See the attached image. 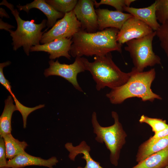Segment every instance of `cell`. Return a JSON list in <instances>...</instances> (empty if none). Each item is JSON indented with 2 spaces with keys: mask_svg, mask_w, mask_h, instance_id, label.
Wrapping results in <instances>:
<instances>
[{
  "mask_svg": "<svg viewBox=\"0 0 168 168\" xmlns=\"http://www.w3.org/2000/svg\"><path fill=\"white\" fill-rule=\"evenodd\" d=\"M119 30L109 28L95 33L81 29L72 37L70 54L73 57L101 56L113 51L121 53L122 44L118 43Z\"/></svg>",
  "mask_w": 168,
  "mask_h": 168,
  "instance_id": "obj_1",
  "label": "cell"
},
{
  "mask_svg": "<svg viewBox=\"0 0 168 168\" xmlns=\"http://www.w3.org/2000/svg\"><path fill=\"white\" fill-rule=\"evenodd\" d=\"M130 72V77L126 83L111 89L106 94L111 103L120 104L126 99L133 97L140 98L143 101L153 102L156 99L162 100V98L154 93L151 88L156 77L154 68L139 72L133 67Z\"/></svg>",
  "mask_w": 168,
  "mask_h": 168,
  "instance_id": "obj_2",
  "label": "cell"
},
{
  "mask_svg": "<svg viewBox=\"0 0 168 168\" xmlns=\"http://www.w3.org/2000/svg\"><path fill=\"white\" fill-rule=\"evenodd\" d=\"M82 58L85 70L90 72L98 91L106 87L113 89L120 86L130 77V72L122 71L114 63L111 53L103 56H95L93 62H89L83 57Z\"/></svg>",
  "mask_w": 168,
  "mask_h": 168,
  "instance_id": "obj_3",
  "label": "cell"
},
{
  "mask_svg": "<svg viewBox=\"0 0 168 168\" xmlns=\"http://www.w3.org/2000/svg\"><path fill=\"white\" fill-rule=\"evenodd\" d=\"M0 5L5 6L11 10L17 23L16 29L15 31L10 30L9 31L12 37L13 50L16 51L22 47L25 54L29 56L31 47L40 44L42 36L48 29L42 31L46 26L47 20L44 19L41 23L37 24L35 23L34 20H23L20 17L17 10L14 8L12 4L3 0Z\"/></svg>",
  "mask_w": 168,
  "mask_h": 168,
  "instance_id": "obj_4",
  "label": "cell"
},
{
  "mask_svg": "<svg viewBox=\"0 0 168 168\" xmlns=\"http://www.w3.org/2000/svg\"><path fill=\"white\" fill-rule=\"evenodd\" d=\"M111 115L114 119V123L109 126L103 127L100 124L95 112L92 114L91 120L93 133L96 135V140L100 143H105L110 152L111 163L116 166L118 164L121 150L126 142L127 135L119 121L117 112L112 111Z\"/></svg>",
  "mask_w": 168,
  "mask_h": 168,
  "instance_id": "obj_5",
  "label": "cell"
},
{
  "mask_svg": "<svg viewBox=\"0 0 168 168\" xmlns=\"http://www.w3.org/2000/svg\"><path fill=\"white\" fill-rule=\"evenodd\" d=\"M156 31L142 38L133 39L126 43L125 50L128 52L134 68L139 72L148 67L161 64V59L153 51L152 43Z\"/></svg>",
  "mask_w": 168,
  "mask_h": 168,
  "instance_id": "obj_6",
  "label": "cell"
},
{
  "mask_svg": "<svg viewBox=\"0 0 168 168\" xmlns=\"http://www.w3.org/2000/svg\"><path fill=\"white\" fill-rule=\"evenodd\" d=\"M81 29V25L73 10L65 14L48 31L43 34L40 43L44 44L55 40L72 38Z\"/></svg>",
  "mask_w": 168,
  "mask_h": 168,
  "instance_id": "obj_7",
  "label": "cell"
},
{
  "mask_svg": "<svg viewBox=\"0 0 168 168\" xmlns=\"http://www.w3.org/2000/svg\"><path fill=\"white\" fill-rule=\"evenodd\" d=\"M49 63V68L44 73L45 77L53 75L61 77L71 83L76 89L83 92L77 79V74L85 71L82 57H76L74 62L70 64L60 63L58 60L55 61L50 60Z\"/></svg>",
  "mask_w": 168,
  "mask_h": 168,
  "instance_id": "obj_8",
  "label": "cell"
},
{
  "mask_svg": "<svg viewBox=\"0 0 168 168\" xmlns=\"http://www.w3.org/2000/svg\"><path fill=\"white\" fill-rule=\"evenodd\" d=\"M94 0H79L73 11L81 23V29L89 33L98 31L97 16Z\"/></svg>",
  "mask_w": 168,
  "mask_h": 168,
  "instance_id": "obj_9",
  "label": "cell"
},
{
  "mask_svg": "<svg viewBox=\"0 0 168 168\" xmlns=\"http://www.w3.org/2000/svg\"><path fill=\"white\" fill-rule=\"evenodd\" d=\"M152 28L133 16L124 23L117 35V41L123 44L131 40L140 38L152 33Z\"/></svg>",
  "mask_w": 168,
  "mask_h": 168,
  "instance_id": "obj_10",
  "label": "cell"
},
{
  "mask_svg": "<svg viewBox=\"0 0 168 168\" xmlns=\"http://www.w3.org/2000/svg\"><path fill=\"white\" fill-rule=\"evenodd\" d=\"M72 38L55 40L44 44H39L31 47L30 52L44 51L49 54L51 60L60 57H64L70 60V51L72 43Z\"/></svg>",
  "mask_w": 168,
  "mask_h": 168,
  "instance_id": "obj_11",
  "label": "cell"
},
{
  "mask_svg": "<svg viewBox=\"0 0 168 168\" xmlns=\"http://www.w3.org/2000/svg\"><path fill=\"white\" fill-rule=\"evenodd\" d=\"M97 16L98 31L109 28L120 30L124 22L132 16L117 11L107 9L99 8L96 10Z\"/></svg>",
  "mask_w": 168,
  "mask_h": 168,
  "instance_id": "obj_12",
  "label": "cell"
},
{
  "mask_svg": "<svg viewBox=\"0 0 168 168\" xmlns=\"http://www.w3.org/2000/svg\"><path fill=\"white\" fill-rule=\"evenodd\" d=\"M58 161L55 156L44 159L31 155L25 151L12 159L7 161L5 168H21L28 166H37L53 168V166L56 165Z\"/></svg>",
  "mask_w": 168,
  "mask_h": 168,
  "instance_id": "obj_13",
  "label": "cell"
},
{
  "mask_svg": "<svg viewBox=\"0 0 168 168\" xmlns=\"http://www.w3.org/2000/svg\"><path fill=\"white\" fill-rule=\"evenodd\" d=\"M17 7L19 11L23 10L27 13L33 8L40 10L47 17L46 26L48 28H52L56 22L57 19L62 18L65 15L55 10L45 0H35L25 5H18Z\"/></svg>",
  "mask_w": 168,
  "mask_h": 168,
  "instance_id": "obj_14",
  "label": "cell"
},
{
  "mask_svg": "<svg viewBox=\"0 0 168 168\" xmlns=\"http://www.w3.org/2000/svg\"><path fill=\"white\" fill-rule=\"evenodd\" d=\"M168 147V135L160 138L151 137L139 146L136 161L139 163L152 155Z\"/></svg>",
  "mask_w": 168,
  "mask_h": 168,
  "instance_id": "obj_15",
  "label": "cell"
},
{
  "mask_svg": "<svg viewBox=\"0 0 168 168\" xmlns=\"http://www.w3.org/2000/svg\"><path fill=\"white\" fill-rule=\"evenodd\" d=\"M124 10L136 18L143 21L156 31L160 27L156 16V2L144 8H136L125 7Z\"/></svg>",
  "mask_w": 168,
  "mask_h": 168,
  "instance_id": "obj_16",
  "label": "cell"
},
{
  "mask_svg": "<svg viewBox=\"0 0 168 168\" xmlns=\"http://www.w3.org/2000/svg\"><path fill=\"white\" fill-rule=\"evenodd\" d=\"M65 147L69 152L68 157L71 160L74 161L75 157L79 154L83 155L82 158L86 161V165L84 167L78 166L77 168H103L99 162L91 157L90 154V147L84 141L76 146H73L71 142H67L65 144Z\"/></svg>",
  "mask_w": 168,
  "mask_h": 168,
  "instance_id": "obj_17",
  "label": "cell"
},
{
  "mask_svg": "<svg viewBox=\"0 0 168 168\" xmlns=\"http://www.w3.org/2000/svg\"><path fill=\"white\" fill-rule=\"evenodd\" d=\"M9 65L10 63L8 61L0 63V83L10 92L13 99L15 105L17 108L18 111L20 112L22 116L23 128H25L26 126L27 119L28 116L30 113L35 110L44 107V105H40L34 107L30 108L25 106L18 101L12 92L10 83L6 78L3 73V69L4 68Z\"/></svg>",
  "mask_w": 168,
  "mask_h": 168,
  "instance_id": "obj_18",
  "label": "cell"
},
{
  "mask_svg": "<svg viewBox=\"0 0 168 168\" xmlns=\"http://www.w3.org/2000/svg\"><path fill=\"white\" fill-rule=\"evenodd\" d=\"M13 98L9 96L5 100V106L0 117V137L4 135L11 133V120L12 114L18 110L17 108L14 104Z\"/></svg>",
  "mask_w": 168,
  "mask_h": 168,
  "instance_id": "obj_19",
  "label": "cell"
},
{
  "mask_svg": "<svg viewBox=\"0 0 168 168\" xmlns=\"http://www.w3.org/2000/svg\"><path fill=\"white\" fill-rule=\"evenodd\" d=\"M132 168H168V147L152 155Z\"/></svg>",
  "mask_w": 168,
  "mask_h": 168,
  "instance_id": "obj_20",
  "label": "cell"
},
{
  "mask_svg": "<svg viewBox=\"0 0 168 168\" xmlns=\"http://www.w3.org/2000/svg\"><path fill=\"white\" fill-rule=\"evenodd\" d=\"M1 138H2L4 141L6 157L9 160L24 152L28 146L25 141H20L15 138L11 133L4 135Z\"/></svg>",
  "mask_w": 168,
  "mask_h": 168,
  "instance_id": "obj_21",
  "label": "cell"
},
{
  "mask_svg": "<svg viewBox=\"0 0 168 168\" xmlns=\"http://www.w3.org/2000/svg\"><path fill=\"white\" fill-rule=\"evenodd\" d=\"M56 11L64 14L73 10L77 0H45Z\"/></svg>",
  "mask_w": 168,
  "mask_h": 168,
  "instance_id": "obj_22",
  "label": "cell"
},
{
  "mask_svg": "<svg viewBox=\"0 0 168 168\" xmlns=\"http://www.w3.org/2000/svg\"><path fill=\"white\" fill-rule=\"evenodd\" d=\"M139 122L141 123H146L149 125L152 128L154 134L164 129L168 125L166 120L156 118H150L142 115L141 116Z\"/></svg>",
  "mask_w": 168,
  "mask_h": 168,
  "instance_id": "obj_23",
  "label": "cell"
},
{
  "mask_svg": "<svg viewBox=\"0 0 168 168\" xmlns=\"http://www.w3.org/2000/svg\"><path fill=\"white\" fill-rule=\"evenodd\" d=\"M156 32L160 46L168 58V20L161 24Z\"/></svg>",
  "mask_w": 168,
  "mask_h": 168,
  "instance_id": "obj_24",
  "label": "cell"
},
{
  "mask_svg": "<svg viewBox=\"0 0 168 168\" xmlns=\"http://www.w3.org/2000/svg\"><path fill=\"white\" fill-rule=\"evenodd\" d=\"M156 16L161 24L168 20V0H156Z\"/></svg>",
  "mask_w": 168,
  "mask_h": 168,
  "instance_id": "obj_25",
  "label": "cell"
},
{
  "mask_svg": "<svg viewBox=\"0 0 168 168\" xmlns=\"http://www.w3.org/2000/svg\"><path fill=\"white\" fill-rule=\"evenodd\" d=\"M94 2L96 8L101 5H107L113 7L117 11L122 12L124 11V8L126 7L125 0H101L99 2L94 0Z\"/></svg>",
  "mask_w": 168,
  "mask_h": 168,
  "instance_id": "obj_26",
  "label": "cell"
},
{
  "mask_svg": "<svg viewBox=\"0 0 168 168\" xmlns=\"http://www.w3.org/2000/svg\"><path fill=\"white\" fill-rule=\"evenodd\" d=\"M6 149L3 138L0 137V168L6 167L7 164Z\"/></svg>",
  "mask_w": 168,
  "mask_h": 168,
  "instance_id": "obj_27",
  "label": "cell"
},
{
  "mask_svg": "<svg viewBox=\"0 0 168 168\" xmlns=\"http://www.w3.org/2000/svg\"><path fill=\"white\" fill-rule=\"evenodd\" d=\"M15 28L14 26H12L10 24L5 22L2 21L1 18L0 19V29H3L9 32L11 29Z\"/></svg>",
  "mask_w": 168,
  "mask_h": 168,
  "instance_id": "obj_28",
  "label": "cell"
},
{
  "mask_svg": "<svg viewBox=\"0 0 168 168\" xmlns=\"http://www.w3.org/2000/svg\"><path fill=\"white\" fill-rule=\"evenodd\" d=\"M168 135V125L166 128L162 131L155 134L153 136L154 138H160Z\"/></svg>",
  "mask_w": 168,
  "mask_h": 168,
  "instance_id": "obj_29",
  "label": "cell"
},
{
  "mask_svg": "<svg viewBox=\"0 0 168 168\" xmlns=\"http://www.w3.org/2000/svg\"><path fill=\"white\" fill-rule=\"evenodd\" d=\"M0 16L2 18L5 17L7 18H9V16L3 8L1 7L0 8Z\"/></svg>",
  "mask_w": 168,
  "mask_h": 168,
  "instance_id": "obj_30",
  "label": "cell"
},
{
  "mask_svg": "<svg viewBox=\"0 0 168 168\" xmlns=\"http://www.w3.org/2000/svg\"><path fill=\"white\" fill-rule=\"evenodd\" d=\"M135 1V0H125L126 7H129L131 3Z\"/></svg>",
  "mask_w": 168,
  "mask_h": 168,
  "instance_id": "obj_31",
  "label": "cell"
},
{
  "mask_svg": "<svg viewBox=\"0 0 168 168\" xmlns=\"http://www.w3.org/2000/svg\"><path fill=\"white\" fill-rule=\"evenodd\" d=\"M7 168L4 167V168Z\"/></svg>",
  "mask_w": 168,
  "mask_h": 168,
  "instance_id": "obj_32",
  "label": "cell"
}]
</instances>
